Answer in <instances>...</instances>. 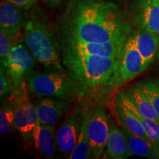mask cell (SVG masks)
I'll return each instance as SVG.
<instances>
[{
    "mask_svg": "<svg viewBox=\"0 0 159 159\" xmlns=\"http://www.w3.org/2000/svg\"><path fill=\"white\" fill-rule=\"evenodd\" d=\"M131 33L130 19L111 2L76 0L66 13L64 41L109 42L127 40Z\"/></svg>",
    "mask_w": 159,
    "mask_h": 159,
    "instance_id": "6da1fadb",
    "label": "cell"
},
{
    "mask_svg": "<svg viewBox=\"0 0 159 159\" xmlns=\"http://www.w3.org/2000/svg\"><path fill=\"white\" fill-rule=\"evenodd\" d=\"M120 57L63 54V63L77 84L85 88L114 85L119 74Z\"/></svg>",
    "mask_w": 159,
    "mask_h": 159,
    "instance_id": "7a4b0ae2",
    "label": "cell"
},
{
    "mask_svg": "<svg viewBox=\"0 0 159 159\" xmlns=\"http://www.w3.org/2000/svg\"><path fill=\"white\" fill-rule=\"evenodd\" d=\"M24 27L22 40L35 59L51 70L62 71L60 47L50 28L36 19L30 20Z\"/></svg>",
    "mask_w": 159,
    "mask_h": 159,
    "instance_id": "3957f363",
    "label": "cell"
},
{
    "mask_svg": "<svg viewBox=\"0 0 159 159\" xmlns=\"http://www.w3.org/2000/svg\"><path fill=\"white\" fill-rule=\"evenodd\" d=\"M27 88L37 97H55L66 99L77 91V83L61 71L35 72L26 77Z\"/></svg>",
    "mask_w": 159,
    "mask_h": 159,
    "instance_id": "277c9868",
    "label": "cell"
},
{
    "mask_svg": "<svg viewBox=\"0 0 159 159\" xmlns=\"http://www.w3.org/2000/svg\"><path fill=\"white\" fill-rule=\"evenodd\" d=\"M27 86L23 81L8 99L14 112V128L23 134L31 133L39 122L36 108L27 96Z\"/></svg>",
    "mask_w": 159,
    "mask_h": 159,
    "instance_id": "5b68a950",
    "label": "cell"
},
{
    "mask_svg": "<svg viewBox=\"0 0 159 159\" xmlns=\"http://www.w3.org/2000/svg\"><path fill=\"white\" fill-rule=\"evenodd\" d=\"M35 66V57L23 44H15L9 55L6 67L7 77L15 89L25 81Z\"/></svg>",
    "mask_w": 159,
    "mask_h": 159,
    "instance_id": "8992f818",
    "label": "cell"
},
{
    "mask_svg": "<svg viewBox=\"0 0 159 159\" xmlns=\"http://www.w3.org/2000/svg\"><path fill=\"white\" fill-rule=\"evenodd\" d=\"M132 24L159 35V2L158 0H132L130 6Z\"/></svg>",
    "mask_w": 159,
    "mask_h": 159,
    "instance_id": "52a82bcc",
    "label": "cell"
},
{
    "mask_svg": "<svg viewBox=\"0 0 159 159\" xmlns=\"http://www.w3.org/2000/svg\"><path fill=\"white\" fill-rule=\"evenodd\" d=\"M127 40L109 42H80L64 41L63 54L70 55H99V56L121 57L125 41Z\"/></svg>",
    "mask_w": 159,
    "mask_h": 159,
    "instance_id": "ba28073f",
    "label": "cell"
},
{
    "mask_svg": "<svg viewBox=\"0 0 159 159\" xmlns=\"http://www.w3.org/2000/svg\"><path fill=\"white\" fill-rule=\"evenodd\" d=\"M83 117V110H73L63 121L55 134L56 147L60 153L69 158L77 144Z\"/></svg>",
    "mask_w": 159,
    "mask_h": 159,
    "instance_id": "9c48e42d",
    "label": "cell"
},
{
    "mask_svg": "<svg viewBox=\"0 0 159 159\" xmlns=\"http://www.w3.org/2000/svg\"><path fill=\"white\" fill-rule=\"evenodd\" d=\"M146 70L142 57L137 49L132 33L123 47L120 57L118 77L114 85H119L134 79Z\"/></svg>",
    "mask_w": 159,
    "mask_h": 159,
    "instance_id": "30bf717a",
    "label": "cell"
},
{
    "mask_svg": "<svg viewBox=\"0 0 159 159\" xmlns=\"http://www.w3.org/2000/svg\"><path fill=\"white\" fill-rule=\"evenodd\" d=\"M88 130L91 158H99L106 148L110 131L108 117L103 109L97 108L91 113Z\"/></svg>",
    "mask_w": 159,
    "mask_h": 159,
    "instance_id": "8fae6325",
    "label": "cell"
},
{
    "mask_svg": "<svg viewBox=\"0 0 159 159\" xmlns=\"http://www.w3.org/2000/svg\"><path fill=\"white\" fill-rule=\"evenodd\" d=\"M39 122L43 125H55L60 117L70 107L65 99L55 97H42L35 100Z\"/></svg>",
    "mask_w": 159,
    "mask_h": 159,
    "instance_id": "7c38bea8",
    "label": "cell"
},
{
    "mask_svg": "<svg viewBox=\"0 0 159 159\" xmlns=\"http://www.w3.org/2000/svg\"><path fill=\"white\" fill-rule=\"evenodd\" d=\"M25 25V18L22 9L7 0L0 4V31L16 37L21 27Z\"/></svg>",
    "mask_w": 159,
    "mask_h": 159,
    "instance_id": "4fadbf2b",
    "label": "cell"
},
{
    "mask_svg": "<svg viewBox=\"0 0 159 159\" xmlns=\"http://www.w3.org/2000/svg\"><path fill=\"white\" fill-rule=\"evenodd\" d=\"M55 126L43 125L39 122L31 132L35 148L47 158H53L55 155L56 146Z\"/></svg>",
    "mask_w": 159,
    "mask_h": 159,
    "instance_id": "5bb4252c",
    "label": "cell"
},
{
    "mask_svg": "<svg viewBox=\"0 0 159 159\" xmlns=\"http://www.w3.org/2000/svg\"><path fill=\"white\" fill-rule=\"evenodd\" d=\"M132 35L142 57L144 68L147 69L153 61L159 49V35L142 30H138Z\"/></svg>",
    "mask_w": 159,
    "mask_h": 159,
    "instance_id": "9a60e30c",
    "label": "cell"
},
{
    "mask_svg": "<svg viewBox=\"0 0 159 159\" xmlns=\"http://www.w3.org/2000/svg\"><path fill=\"white\" fill-rule=\"evenodd\" d=\"M106 149L108 156L113 159H126L132 156L124 131L114 122L110 123Z\"/></svg>",
    "mask_w": 159,
    "mask_h": 159,
    "instance_id": "2e32d148",
    "label": "cell"
},
{
    "mask_svg": "<svg viewBox=\"0 0 159 159\" xmlns=\"http://www.w3.org/2000/svg\"><path fill=\"white\" fill-rule=\"evenodd\" d=\"M132 156L136 155L148 158H159V148L150 139L136 135L122 125Z\"/></svg>",
    "mask_w": 159,
    "mask_h": 159,
    "instance_id": "e0dca14e",
    "label": "cell"
},
{
    "mask_svg": "<svg viewBox=\"0 0 159 159\" xmlns=\"http://www.w3.org/2000/svg\"><path fill=\"white\" fill-rule=\"evenodd\" d=\"M116 96L132 111L133 114L136 116V118L139 120V122H141V124L142 125L148 138L159 148V122H156V121L152 119L142 116L136 108V107L131 102L130 99L125 94L123 90L119 92V94Z\"/></svg>",
    "mask_w": 159,
    "mask_h": 159,
    "instance_id": "ac0fdd59",
    "label": "cell"
},
{
    "mask_svg": "<svg viewBox=\"0 0 159 159\" xmlns=\"http://www.w3.org/2000/svg\"><path fill=\"white\" fill-rule=\"evenodd\" d=\"M124 92L142 116L159 122L158 117L150 100L138 85L131 87L124 91Z\"/></svg>",
    "mask_w": 159,
    "mask_h": 159,
    "instance_id": "d6986e66",
    "label": "cell"
},
{
    "mask_svg": "<svg viewBox=\"0 0 159 159\" xmlns=\"http://www.w3.org/2000/svg\"><path fill=\"white\" fill-rule=\"evenodd\" d=\"M91 113L87 110H83V117L80 130L77 139V144L69 158L70 159H87L91 158L90 142L89 136V122Z\"/></svg>",
    "mask_w": 159,
    "mask_h": 159,
    "instance_id": "ffe728a7",
    "label": "cell"
},
{
    "mask_svg": "<svg viewBox=\"0 0 159 159\" xmlns=\"http://www.w3.org/2000/svg\"><path fill=\"white\" fill-rule=\"evenodd\" d=\"M115 105L117 116L122 125L136 135L150 139L139 119L117 96L115 98Z\"/></svg>",
    "mask_w": 159,
    "mask_h": 159,
    "instance_id": "44dd1931",
    "label": "cell"
},
{
    "mask_svg": "<svg viewBox=\"0 0 159 159\" xmlns=\"http://www.w3.org/2000/svg\"><path fill=\"white\" fill-rule=\"evenodd\" d=\"M137 85L150 100L159 119V80L144 81Z\"/></svg>",
    "mask_w": 159,
    "mask_h": 159,
    "instance_id": "7402d4cb",
    "label": "cell"
},
{
    "mask_svg": "<svg viewBox=\"0 0 159 159\" xmlns=\"http://www.w3.org/2000/svg\"><path fill=\"white\" fill-rule=\"evenodd\" d=\"M14 128V112L7 103L0 111V131L2 134H9Z\"/></svg>",
    "mask_w": 159,
    "mask_h": 159,
    "instance_id": "603a6c76",
    "label": "cell"
},
{
    "mask_svg": "<svg viewBox=\"0 0 159 159\" xmlns=\"http://www.w3.org/2000/svg\"><path fill=\"white\" fill-rule=\"evenodd\" d=\"M15 38V36H12L5 32L0 31V60L1 66H3L5 68L7 67L11 49L14 46L13 43Z\"/></svg>",
    "mask_w": 159,
    "mask_h": 159,
    "instance_id": "cb8c5ba5",
    "label": "cell"
},
{
    "mask_svg": "<svg viewBox=\"0 0 159 159\" xmlns=\"http://www.w3.org/2000/svg\"><path fill=\"white\" fill-rule=\"evenodd\" d=\"M12 85L11 81L7 77L6 68L3 66H1L0 69V95L1 97H5L11 91Z\"/></svg>",
    "mask_w": 159,
    "mask_h": 159,
    "instance_id": "d4e9b609",
    "label": "cell"
},
{
    "mask_svg": "<svg viewBox=\"0 0 159 159\" xmlns=\"http://www.w3.org/2000/svg\"><path fill=\"white\" fill-rule=\"evenodd\" d=\"M22 10H27L36 4L39 0H7Z\"/></svg>",
    "mask_w": 159,
    "mask_h": 159,
    "instance_id": "484cf974",
    "label": "cell"
},
{
    "mask_svg": "<svg viewBox=\"0 0 159 159\" xmlns=\"http://www.w3.org/2000/svg\"><path fill=\"white\" fill-rule=\"evenodd\" d=\"M46 1L52 5L58 6L61 5V4H62L64 0H46Z\"/></svg>",
    "mask_w": 159,
    "mask_h": 159,
    "instance_id": "4316f807",
    "label": "cell"
},
{
    "mask_svg": "<svg viewBox=\"0 0 159 159\" xmlns=\"http://www.w3.org/2000/svg\"><path fill=\"white\" fill-rule=\"evenodd\" d=\"M118 1H120V0H118Z\"/></svg>",
    "mask_w": 159,
    "mask_h": 159,
    "instance_id": "83f0119b",
    "label": "cell"
},
{
    "mask_svg": "<svg viewBox=\"0 0 159 159\" xmlns=\"http://www.w3.org/2000/svg\"><path fill=\"white\" fill-rule=\"evenodd\" d=\"M158 2H159V0H158Z\"/></svg>",
    "mask_w": 159,
    "mask_h": 159,
    "instance_id": "f1b7e54d",
    "label": "cell"
}]
</instances>
